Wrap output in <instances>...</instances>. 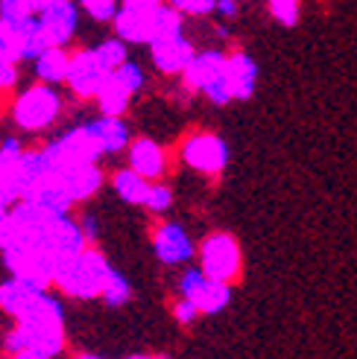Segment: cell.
Listing matches in <instances>:
<instances>
[{"label":"cell","mask_w":357,"mask_h":359,"mask_svg":"<svg viewBox=\"0 0 357 359\" xmlns=\"http://www.w3.org/2000/svg\"><path fill=\"white\" fill-rule=\"evenodd\" d=\"M97 56L103 59V65L109 70H117L123 62H129V44L120 39V35H109V39H103L100 44H94Z\"/></svg>","instance_id":"25"},{"label":"cell","mask_w":357,"mask_h":359,"mask_svg":"<svg viewBox=\"0 0 357 359\" xmlns=\"http://www.w3.org/2000/svg\"><path fill=\"white\" fill-rule=\"evenodd\" d=\"M0 59L9 62H24L21 59V35H18V27L0 21Z\"/></svg>","instance_id":"29"},{"label":"cell","mask_w":357,"mask_h":359,"mask_svg":"<svg viewBox=\"0 0 357 359\" xmlns=\"http://www.w3.org/2000/svg\"><path fill=\"white\" fill-rule=\"evenodd\" d=\"M132 295V286L126 280V275H120L117 269H112L109 280H105V290H103V301L109 304V307H123V304L129 301Z\"/></svg>","instance_id":"27"},{"label":"cell","mask_w":357,"mask_h":359,"mask_svg":"<svg viewBox=\"0 0 357 359\" xmlns=\"http://www.w3.org/2000/svg\"><path fill=\"white\" fill-rule=\"evenodd\" d=\"M158 359H170V356H158Z\"/></svg>","instance_id":"44"},{"label":"cell","mask_w":357,"mask_h":359,"mask_svg":"<svg viewBox=\"0 0 357 359\" xmlns=\"http://www.w3.org/2000/svg\"><path fill=\"white\" fill-rule=\"evenodd\" d=\"M67 67H70V50L53 44V47H47L41 56L32 62V74H35V79H41V82L65 85Z\"/></svg>","instance_id":"20"},{"label":"cell","mask_w":357,"mask_h":359,"mask_svg":"<svg viewBox=\"0 0 357 359\" xmlns=\"http://www.w3.org/2000/svg\"><path fill=\"white\" fill-rule=\"evenodd\" d=\"M91 123V129L100 140V147L105 155H117L123 149H129L132 143V135H129V126L123 117H112V114H100L97 120H88Z\"/></svg>","instance_id":"19"},{"label":"cell","mask_w":357,"mask_h":359,"mask_svg":"<svg viewBox=\"0 0 357 359\" xmlns=\"http://www.w3.org/2000/svg\"><path fill=\"white\" fill-rule=\"evenodd\" d=\"M24 143L18 137L0 140V199L9 205L24 199Z\"/></svg>","instance_id":"13"},{"label":"cell","mask_w":357,"mask_h":359,"mask_svg":"<svg viewBox=\"0 0 357 359\" xmlns=\"http://www.w3.org/2000/svg\"><path fill=\"white\" fill-rule=\"evenodd\" d=\"M50 164L56 172H65V170H74V167H82V164H97V161L105 155L100 140L91 129V123H79L74 129L62 132L59 137H53L47 147H44Z\"/></svg>","instance_id":"5"},{"label":"cell","mask_w":357,"mask_h":359,"mask_svg":"<svg viewBox=\"0 0 357 359\" xmlns=\"http://www.w3.org/2000/svg\"><path fill=\"white\" fill-rule=\"evenodd\" d=\"M123 6H158V4H164V0H120Z\"/></svg>","instance_id":"39"},{"label":"cell","mask_w":357,"mask_h":359,"mask_svg":"<svg viewBox=\"0 0 357 359\" xmlns=\"http://www.w3.org/2000/svg\"><path fill=\"white\" fill-rule=\"evenodd\" d=\"M18 82V62L0 59V91H9Z\"/></svg>","instance_id":"34"},{"label":"cell","mask_w":357,"mask_h":359,"mask_svg":"<svg viewBox=\"0 0 357 359\" xmlns=\"http://www.w3.org/2000/svg\"><path fill=\"white\" fill-rule=\"evenodd\" d=\"M62 94L50 82H32L12 102V120L21 132H44L62 114Z\"/></svg>","instance_id":"3"},{"label":"cell","mask_w":357,"mask_h":359,"mask_svg":"<svg viewBox=\"0 0 357 359\" xmlns=\"http://www.w3.org/2000/svg\"><path fill=\"white\" fill-rule=\"evenodd\" d=\"M27 199H35V202L44 205V208L53 210V213H67L70 205H74V196H70L62 172H53L50 178H44V182L35 187V190L27 196Z\"/></svg>","instance_id":"21"},{"label":"cell","mask_w":357,"mask_h":359,"mask_svg":"<svg viewBox=\"0 0 357 359\" xmlns=\"http://www.w3.org/2000/svg\"><path fill=\"white\" fill-rule=\"evenodd\" d=\"M65 184L74 196V202H85L103 187V170L100 164H82V167H74V170H65L62 172Z\"/></svg>","instance_id":"22"},{"label":"cell","mask_w":357,"mask_h":359,"mask_svg":"<svg viewBox=\"0 0 357 359\" xmlns=\"http://www.w3.org/2000/svg\"><path fill=\"white\" fill-rule=\"evenodd\" d=\"M273 21L281 27H296L299 24V12H301V0H266Z\"/></svg>","instance_id":"28"},{"label":"cell","mask_w":357,"mask_h":359,"mask_svg":"<svg viewBox=\"0 0 357 359\" xmlns=\"http://www.w3.org/2000/svg\"><path fill=\"white\" fill-rule=\"evenodd\" d=\"M147 85V74L144 67H141L138 62H123L117 70H112L109 79H105V85L100 88L97 94V109L100 114H112V117H123L129 109L132 97L141 91V88Z\"/></svg>","instance_id":"7"},{"label":"cell","mask_w":357,"mask_h":359,"mask_svg":"<svg viewBox=\"0 0 357 359\" xmlns=\"http://www.w3.org/2000/svg\"><path fill=\"white\" fill-rule=\"evenodd\" d=\"M4 263L15 278H24L35 286H41V290H47V283L56 280V260H53L41 240H30V237L15 240L12 245L4 248Z\"/></svg>","instance_id":"6"},{"label":"cell","mask_w":357,"mask_h":359,"mask_svg":"<svg viewBox=\"0 0 357 359\" xmlns=\"http://www.w3.org/2000/svg\"><path fill=\"white\" fill-rule=\"evenodd\" d=\"M9 208H12V205H9L6 199H0V222H4V219L9 217Z\"/></svg>","instance_id":"41"},{"label":"cell","mask_w":357,"mask_h":359,"mask_svg":"<svg viewBox=\"0 0 357 359\" xmlns=\"http://www.w3.org/2000/svg\"><path fill=\"white\" fill-rule=\"evenodd\" d=\"M152 245H155V255L162 263L167 266H178V263H188L193 257V243L188 237V231L176 222H162L152 234Z\"/></svg>","instance_id":"15"},{"label":"cell","mask_w":357,"mask_h":359,"mask_svg":"<svg viewBox=\"0 0 357 359\" xmlns=\"http://www.w3.org/2000/svg\"><path fill=\"white\" fill-rule=\"evenodd\" d=\"M79 18H82L79 0H50L39 12V24L47 32L50 44L67 47L79 32Z\"/></svg>","instance_id":"11"},{"label":"cell","mask_w":357,"mask_h":359,"mask_svg":"<svg viewBox=\"0 0 357 359\" xmlns=\"http://www.w3.org/2000/svg\"><path fill=\"white\" fill-rule=\"evenodd\" d=\"M126 158H129V167L144 178H150V182L162 178L167 170V152L152 137H135L126 149Z\"/></svg>","instance_id":"16"},{"label":"cell","mask_w":357,"mask_h":359,"mask_svg":"<svg viewBox=\"0 0 357 359\" xmlns=\"http://www.w3.org/2000/svg\"><path fill=\"white\" fill-rule=\"evenodd\" d=\"M12 359H53V356L41 353V351H32V348H24V351H18V353H12Z\"/></svg>","instance_id":"37"},{"label":"cell","mask_w":357,"mask_h":359,"mask_svg":"<svg viewBox=\"0 0 357 359\" xmlns=\"http://www.w3.org/2000/svg\"><path fill=\"white\" fill-rule=\"evenodd\" d=\"M147 50H150L152 67L164 76H182L188 70V65L193 62V56H196V47L188 39V32L170 35V39H158Z\"/></svg>","instance_id":"12"},{"label":"cell","mask_w":357,"mask_h":359,"mask_svg":"<svg viewBox=\"0 0 357 359\" xmlns=\"http://www.w3.org/2000/svg\"><path fill=\"white\" fill-rule=\"evenodd\" d=\"M112 70L103 65V59L97 56L94 47H79L70 53V67H67V91L79 97V100H97L100 88L105 85Z\"/></svg>","instance_id":"8"},{"label":"cell","mask_w":357,"mask_h":359,"mask_svg":"<svg viewBox=\"0 0 357 359\" xmlns=\"http://www.w3.org/2000/svg\"><path fill=\"white\" fill-rule=\"evenodd\" d=\"M120 0H79L82 15H88L94 24H112L120 12Z\"/></svg>","instance_id":"26"},{"label":"cell","mask_w":357,"mask_h":359,"mask_svg":"<svg viewBox=\"0 0 357 359\" xmlns=\"http://www.w3.org/2000/svg\"><path fill=\"white\" fill-rule=\"evenodd\" d=\"M214 15H217L220 21H235V18L240 15V4H238V0H217V9H214Z\"/></svg>","instance_id":"35"},{"label":"cell","mask_w":357,"mask_h":359,"mask_svg":"<svg viewBox=\"0 0 357 359\" xmlns=\"http://www.w3.org/2000/svg\"><path fill=\"white\" fill-rule=\"evenodd\" d=\"M170 205H173V190H170L167 184H152L144 208H150L152 213H164Z\"/></svg>","instance_id":"32"},{"label":"cell","mask_w":357,"mask_h":359,"mask_svg":"<svg viewBox=\"0 0 357 359\" xmlns=\"http://www.w3.org/2000/svg\"><path fill=\"white\" fill-rule=\"evenodd\" d=\"M41 292H44L41 286H35V283H30L24 278H15L12 275V280L0 283V310L9 313L12 318H21L32 307V304L39 301Z\"/></svg>","instance_id":"18"},{"label":"cell","mask_w":357,"mask_h":359,"mask_svg":"<svg viewBox=\"0 0 357 359\" xmlns=\"http://www.w3.org/2000/svg\"><path fill=\"white\" fill-rule=\"evenodd\" d=\"M226 62L228 53L223 50H196L193 62L182 74V82L190 91H200L202 97H208L214 105H228L235 97H231V85L226 76Z\"/></svg>","instance_id":"4"},{"label":"cell","mask_w":357,"mask_h":359,"mask_svg":"<svg viewBox=\"0 0 357 359\" xmlns=\"http://www.w3.org/2000/svg\"><path fill=\"white\" fill-rule=\"evenodd\" d=\"M129 359H152V356H129Z\"/></svg>","instance_id":"43"},{"label":"cell","mask_w":357,"mask_h":359,"mask_svg":"<svg viewBox=\"0 0 357 359\" xmlns=\"http://www.w3.org/2000/svg\"><path fill=\"white\" fill-rule=\"evenodd\" d=\"M24 348H27V339H24L21 327H15V330L6 336V351H9V353H18V351H24Z\"/></svg>","instance_id":"36"},{"label":"cell","mask_w":357,"mask_h":359,"mask_svg":"<svg viewBox=\"0 0 357 359\" xmlns=\"http://www.w3.org/2000/svg\"><path fill=\"white\" fill-rule=\"evenodd\" d=\"M228 301H231V286L226 280H217V278H208L205 286H202V292L193 298V304L200 307V313L205 316H214V313H220L228 307Z\"/></svg>","instance_id":"24"},{"label":"cell","mask_w":357,"mask_h":359,"mask_svg":"<svg viewBox=\"0 0 357 359\" xmlns=\"http://www.w3.org/2000/svg\"><path fill=\"white\" fill-rule=\"evenodd\" d=\"M173 9H178L185 18H208L217 9V0H167Z\"/></svg>","instance_id":"30"},{"label":"cell","mask_w":357,"mask_h":359,"mask_svg":"<svg viewBox=\"0 0 357 359\" xmlns=\"http://www.w3.org/2000/svg\"><path fill=\"white\" fill-rule=\"evenodd\" d=\"M77 359H103V356H94V353H82V356H77Z\"/></svg>","instance_id":"42"},{"label":"cell","mask_w":357,"mask_h":359,"mask_svg":"<svg viewBox=\"0 0 357 359\" xmlns=\"http://www.w3.org/2000/svg\"><path fill=\"white\" fill-rule=\"evenodd\" d=\"M182 161L196 170V172H205V175H217L226 170L228 164V147L220 135L214 132H193L182 140V149H178Z\"/></svg>","instance_id":"10"},{"label":"cell","mask_w":357,"mask_h":359,"mask_svg":"<svg viewBox=\"0 0 357 359\" xmlns=\"http://www.w3.org/2000/svg\"><path fill=\"white\" fill-rule=\"evenodd\" d=\"M226 76L231 85V97L235 100H249L258 88V62L243 50L228 53L226 62Z\"/></svg>","instance_id":"17"},{"label":"cell","mask_w":357,"mask_h":359,"mask_svg":"<svg viewBox=\"0 0 357 359\" xmlns=\"http://www.w3.org/2000/svg\"><path fill=\"white\" fill-rule=\"evenodd\" d=\"M173 316H176L178 325H190V321H193L196 316H200V307H196V304H193L190 298H185V295H182V301H178L176 307H173Z\"/></svg>","instance_id":"33"},{"label":"cell","mask_w":357,"mask_h":359,"mask_svg":"<svg viewBox=\"0 0 357 359\" xmlns=\"http://www.w3.org/2000/svg\"><path fill=\"white\" fill-rule=\"evenodd\" d=\"M18 327H21V333L27 339V348H32V351L56 356L65 348V313H62V304L47 290L18 318Z\"/></svg>","instance_id":"1"},{"label":"cell","mask_w":357,"mask_h":359,"mask_svg":"<svg viewBox=\"0 0 357 359\" xmlns=\"http://www.w3.org/2000/svg\"><path fill=\"white\" fill-rule=\"evenodd\" d=\"M24 4H27V6H30V9L35 12V15H39V12H41V9H44V6L50 4V0H24Z\"/></svg>","instance_id":"40"},{"label":"cell","mask_w":357,"mask_h":359,"mask_svg":"<svg viewBox=\"0 0 357 359\" xmlns=\"http://www.w3.org/2000/svg\"><path fill=\"white\" fill-rule=\"evenodd\" d=\"M112 275V266L97 248H82L74 260H67L59 272H56V283L67 298H103L105 280Z\"/></svg>","instance_id":"2"},{"label":"cell","mask_w":357,"mask_h":359,"mask_svg":"<svg viewBox=\"0 0 357 359\" xmlns=\"http://www.w3.org/2000/svg\"><path fill=\"white\" fill-rule=\"evenodd\" d=\"M112 187L126 205H147V196H150V178H144L141 172H135L132 167H123L112 175Z\"/></svg>","instance_id":"23"},{"label":"cell","mask_w":357,"mask_h":359,"mask_svg":"<svg viewBox=\"0 0 357 359\" xmlns=\"http://www.w3.org/2000/svg\"><path fill=\"white\" fill-rule=\"evenodd\" d=\"M30 18H35V12L24 4V0H0V21L21 24V21H30Z\"/></svg>","instance_id":"31"},{"label":"cell","mask_w":357,"mask_h":359,"mask_svg":"<svg viewBox=\"0 0 357 359\" xmlns=\"http://www.w3.org/2000/svg\"><path fill=\"white\" fill-rule=\"evenodd\" d=\"M240 245L238 240L231 234H223V231H217V234H208L202 248H200V266L202 272L208 278H217V280H226L231 283L238 275H240Z\"/></svg>","instance_id":"9"},{"label":"cell","mask_w":357,"mask_h":359,"mask_svg":"<svg viewBox=\"0 0 357 359\" xmlns=\"http://www.w3.org/2000/svg\"><path fill=\"white\" fill-rule=\"evenodd\" d=\"M82 231H85L88 243H91V240L97 237V222H94V217H85V222H82Z\"/></svg>","instance_id":"38"},{"label":"cell","mask_w":357,"mask_h":359,"mask_svg":"<svg viewBox=\"0 0 357 359\" xmlns=\"http://www.w3.org/2000/svg\"><path fill=\"white\" fill-rule=\"evenodd\" d=\"M112 27L126 44L150 47L155 39V6H120Z\"/></svg>","instance_id":"14"}]
</instances>
